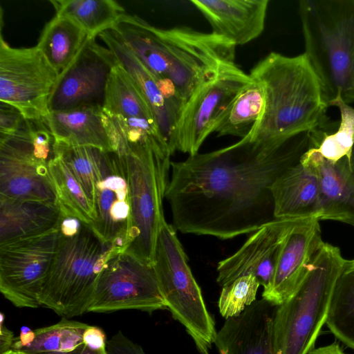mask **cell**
<instances>
[{"mask_svg":"<svg viewBox=\"0 0 354 354\" xmlns=\"http://www.w3.org/2000/svg\"><path fill=\"white\" fill-rule=\"evenodd\" d=\"M106 151L93 147L71 146L55 142L59 156L80 183L95 208V183Z\"/></svg>","mask_w":354,"mask_h":354,"instance_id":"obj_32","label":"cell"},{"mask_svg":"<svg viewBox=\"0 0 354 354\" xmlns=\"http://www.w3.org/2000/svg\"><path fill=\"white\" fill-rule=\"evenodd\" d=\"M264 106L263 88L252 79L234 100L214 132L218 136L230 135L241 139L246 137L260 119Z\"/></svg>","mask_w":354,"mask_h":354,"instance_id":"obj_31","label":"cell"},{"mask_svg":"<svg viewBox=\"0 0 354 354\" xmlns=\"http://www.w3.org/2000/svg\"><path fill=\"white\" fill-rule=\"evenodd\" d=\"M319 220H299L289 231L280 249L272 279L262 299L279 306L289 299L307 277L323 243Z\"/></svg>","mask_w":354,"mask_h":354,"instance_id":"obj_16","label":"cell"},{"mask_svg":"<svg viewBox=\"0 0 354 354\" xmlns=\"http://www.w3.org/2000/svg\"><path fill=\"white\" fill-rule=\"evenodd\" d=\"M345 261L338 247L323 242L298 290L276 307L272 332L274 354H308L315 348Z\"/></svg>","mask_w":354,"mask_h":354,"instance_id":"obj_4","label":"cell"},{"mask_svg":"<svg viewBox=\"0 0 354 354\" xmlns=\"http://www.w3.org/2000/svg\"><path fill=\"white\" fill-rule=\"evenodd\" d=\"M260 283L252 275L239 277L222 288L219 312L225 319L235 317L255 301Z\"/></svg>","mask_w":354,"mask_h":354,"instance_id":"obj_34","label":"cell"},{"mask_svg":"<svg viewBox=\"0 0 354 354\" xmlns=\"http://www.w3.org/2000/svg\"><path fill=\"white\" fill-rule=\"evenodd\" d=\"M48 168L62 215L75 217L91 226L95 218L94 206L68 166L55 154Z\"/></svg>","mask_w":354,"mask_h":354,"instance_id":"obj_30","label":"cell"},{"mask_svg":"<svg viewBox=\"0 0 354 354\" xmlns=\"http://www.w3.org/2000/svg\"><path fill=\"white\" fill-rule=\"evenodd\" d=\"M276 307L261 299L239 316L226 319L214 342L220 354H274L272 332Z\"/></svg>","mask_w":354,"mask_h":354,"instance_id":"obj_21","label":"cell"},{"mask_svg":"<svg viewBox=\"0 0 354 354\" xmlns=\"http://www.w3.org/2000/svg\"><path fill=\"white\" fill-rule=\"evenodd\" d=\"M108 354H146L142 348L122 332L114 335L106 342Z\"/></svg>","mask_w":354,"mask_h":354,"instance_id":"obj_36","label":"cell"},{"mask_svg":"<svg viewBox=\"0 0 354 354\" xmlns=\"http://www.w3.org/2000/svg\"><path fill=\"white\" fill-rule=\"evenodd\" d=\"M84 344L82 345L77 349H75L73 351H71V352H51V353H39V354H80L84 348ZM28 354H32V353H28Z\"/></svg>","mask_w":354,"mask_h":354,"instance_id":"obj_42","label":"cell"},{"mask_svg":"<svg viewBox=\"0 0 354 354\" xmlns=\"http://www.w3.org/2000/svg\"><path fill=\"white\" fill-rule=\"evenodd\" d=\"M166 81L184 104L224 66L235 64L236 45L213 32L187 27L160 28Z\"/></svg>","mask_w":354,"mask_h":354,"instance_id":"obj_9","label":"cell"},{"mask_svg":"<svg viewBox=\"0 0 354 354\" xmlns=\"http://www.w3.org/2000/svg\"><path fill=\"white\" fill-rule=\"evenodd\" d=\"M95 38L87 37L74 59L59 74L48 102L50 112L84 106L103 107L116 60Z\"/></svg>","mask_w":354,"mask_h":354,"instance_id":"obj_14","label":"cell"},{"mask_svg":"<svg viewBox=\"0 0 354 354\" xmlns=\"http://www.w3.org/2000/svg\"><path fill=\"white\" fill-rule=\"evenodd\" d=\"M1 317L0 354H3L12 349L15 337L13 333L3 325V315L2 313Z\"/></svg>","mask_w":354,"mask_h":354,"instance_id":"obj_39","label":"cell"},{"mask_svg":"<svg viewBox=\"0 0 354 354\" xmlns=\"http://www.w3.org/2000/svg\"><path fill=\"white\" fill-rule=\"evenodd\" d=\"M82 225L83 223L75 217L62 216L59 225V234L65 237L73 236L80 232Z\"/></svg>","mask_w":354,"mask_h":354,"instance_id":"obj_38","label":"cell"},{"mask_svg":"<svg viewBox=\"0 0 354 354\" xmlns=\"http://www.w3.org/2000/svg\"><path fill=\"white\" fill-rule=\"evenodd\" d=\"M3 354H28L27 353H25V352H21V351H15V350H10Z\"/></svg>","mask_w":354,"mask_h":354,"instance_id":"obj_43","label":"cell"},{"mask_svg":"<svg viewBox=\"0 0 354 354\" xmlns=\"http://www.w3.org/2000/svg\"><path fill=\"white\" fill-rule=\"evenodd\" d=\"M326 324L339 341L354 350V259H346L337 280Z\"/></svg>","mask_w":354,"mask_h":354,"instance_id":"obj_29","label":"cell"},{"mask_svg":"<svg viewBox=\"0 0 354 354\" xmlns=\"http://www.w3.org/2000/svg\"><path fill=\"white\" fill-rule=\"evenodd\" d=\"M87 37L75 21L55 14L44 27L37 47L59 74L74 59Z\"/></svg>","mask_w":354,"mask_h":354,"instance_id":"obj_26","label":"cell"},{"mask_svg":"<svg viewBox=\"0 0 354 354\" xmlns=\"http://www.w3.org/2000/svg\"><path fill=\"white\" fill-rule=\"evenodd\" d=\"M305 54L324 100L354 102V0H301Z\"/></svg>","mask_w":354,"mask_h":354,"instance_id":"obj_3","label":"cell"},{"mask_svg":"<svg viewBox=\"0 0 354 354\" xmlns=\"http://www.w3.org/2000/svg\"><path fill=\"white\" fill-rule=\"evenodd\" d=\"M329 106L338 107L340 122L337 131L326 133L321 140L317 149L326 160L336 162L349 155L354 146V109L338 96Z\"/></svg>","mask_w":354,"mask_h":354,"instance_id":"obj_33","label":"cell"},{"mask_svg":"<svg viewBox=\"0 0 354 354\" xmlns=\"http://www.w3.org/2000/svg\"><path fill=\"white\" fill-rule=\"evenodd\" d=\"M59 238L58 228L0 244V290L15 306H41L39 297Z\"/></svg>","mask_w":354,"mask_h":354,"instance_id":"obj_13","label":"cell"},{"mask_svg":"<svg viewBox=\"0 0 354 354\" xmlns=\"http://www.w3.org/2000/svg\"><path fill=\"white\" fill-rule=\"evenodd\" d=\"M271 191L276 218H317L320 221L319 183L315 174L300 160L276 180Z\"/></svg>","mask_w":354,"mask_h":354,"instance_id":"obj_23","label":"cell"},{"mask_svg":"<svg viewBox=\"0 0 354 354\" xmlns=\"http://www.w3.org/2000/svg\"><path fill=\"white\" fill-rule=\"evenodd\" d=\"M106 335L104 330L94 326H88L83 335V344L94 350L106 348Z\"/></svg>","mask_w":354,"mask_h":354,"instance_id":"obj_37","label":"cell"},{"mask_svg":"<svg viewBox=\"0 0 354 354\" xmlns=\"http://www.w3.org/2000/svg\"><path fill=\"white\" fill-rule=\"evenodd\" d=\"M88 326L63 317L53 325L21 332L12 349L32 354L71 352L84 344L83 335Z\"/></svg>","mask_w":354,"mask_h":354,"instance_id":"obj_27","label":"cell"},{"mask_svg":"<svg viewBox=\"0 0 354 354\" xmlns=\"http://www.w3.org/2000/svg\"><path fill=\"white\" fill-rule=\"evenodd\" d=\"M153 268L167 308L185 328L201 354H209L217 332L175 228L165 221L157 238Z\"/></svg>","mask_w":354,"mask_h":354,"instance_id":"obj_7","label":"cell"},{"mask_svg":"<svg viewBox=\"0 0 354 354\" xmlns=\"http://www.w3.org/2000/svg\"><path fill=\"white\" fill-rule=\"evenodd\" d=\"M44 121L56 142L113 151L102 106H84L52 111Z\"/></svg>","mask_w":354,"mask_h":354,"instance_id":"obj_24","label":"cell"},{"mask_svg":"<svg viewBox=\"0 0 354 354\" xmlns=\"http://www.w3.org/2000/svg\"><path fill=\"white\" fill-rule=\"evenodd\" d=\"M62 216L57 203L0 197V244L58 229Z\"/></svg>","mask_w":354,"mask_h":354,"instance_id":"obj_25","label":"cell"},{"mask_svg":"<svg viewBox=\"0 0 354 354\" xmlns=\"http://www.w3.org/2000/svg\"><path fill=\"white\" fill-rule=\"evenodd\" d=\"M55 138L44 120H25L9 135H0V197L57 203L48 162Z\"/></svg>","mask_w":354,"mask_h":354,"instance_id":"obj_8","label":"cell"},{"mask_svg":"<svg viewBox=\"0 0 354 354\" xmlns=\"http://www.w3.org/2000/svg\"><path fill=\"white\" fill-rule=\"evenodd\" d=\"M128 170L131 218L124 253L153 266L157 238L165 221L163 199L169 184L171 153L166 143L122 145Z\"/></svg>","mask_w":354,"mask_h":354,"instance_id":"obj_5","label":"cell"},{"mask_svg":"<svg viewBox=\"0 0 354 354\" xmlns=\"http://www.w3.org/2000/svg\"><path fill=\"white\" fill-rule=\"evenodd\" d=\"M249 75L262 85L265 106L245 138L252 141L283 140L325 128L328 105L305 53L288 57L272 52Z\"/></svg>","mask_w":354,"mask_h":354,"instance_id":"obj_2","label":"cell"},{"mask_svg":"<svg viewBox=\"0 0 354 354\" xmlns=\"http://www.w3.org/2000/svg\"><path fill=\"white\" fill-rule=\"evenodd\" d=\"M236 64H229L190 97L178 116L174 150L193 156L215 128L243 88L252 82Z\"/></svg>","mask_w":354,"mask_h":354,"instance_id":"obj_11","label":"cell"},{"mask_svg":"<svg viewBox=\"0 0 354 354\" xmlns=\"http://www.w3.org/2000/svg\"><path fill=\"white\" fill-rule=\"evenodd\" d=\"M56 15L66 16L77 23L89 37H96L109 28L124 13L113 0H50Z\"/></svg>","mask_w":354,"mask_h":354,"instance_id":"obj_28","label":"cell"},{"mask_svg":"<svg viewBox=\"0 0 354 354\" xmlns=\"http://www.w3.org/2000/svg\"><path fill=\"white\" fill-rule=\"evenodd\" d=\"M308 354H346L339 344L335 342L328 345L314 348Z\"/></svg>","mask_w":354,"mask_h":354,"instance_id":"obj_40","label":"cell"},{"mask_svg":"<svg viewBox=\"0 0 354 354\" xmlns=\"http://www.w3.org/2000/svg\"><path fill=\"white\" fill-rule=\"evenodd\" d=\"M95 212L90 227L103 243L127 239L131 203L127 162L120 153H105L95 183Z\"/></svg>","mask_w":354,"mask_h":354,"instance_id":"obj_17","label":"cell"},{"mask_svg":"<svg viewBox=\"0 0 354 354\" xmlns=\"http://www.w3.org/2000/svg\"><path fill=\"white\" fill-rule=\"evenodd\" d=\"M22 113L13 106L0 102V135L16 131L25 121Z\"/></svg>","mask_w":354,"mask_h":354,"instance_id":"obj_35","label":"cell"},{"mask_svg":"<svg viewBox=\"0 0 354 354\" xmlns=\"http://www.w3.org/2000/svg\"><path fill=\"white\" fill-rule=\"evenodd\" d=\"M98 37L148 104L172 155L175 152V127L184 106L175 89L150 72L111 29L100 32Z\"/></svg>","mask_w":354,"mask_h":354,"instance_id":"obj_18","label":"cell"},{"mask_svg":"<svg viewBox=\"0 0 354 354\" xmlns=\"http://www.w3.org/2000/svg\"><path fill=\"white\" fill-rule=\"evenodd\" d=\"M301 219H280L262 226L232 255L218 262L216 281L222 287L252 275L266 288L272 279L282 243Z\"/></svg>","mask_w":354,"mask_h":354,"instance_id":"obj_19","label":"cell"},{"mask_svg":"<svg viewBox=\"0 0 354 354\" xmlns=\"http://www.w3.org/2000/svg\"><path fill=\"white\" fill-rule=\"evenodd\" d=\"M102 108L111 129L123 142L166 141L148 104L117 62L109 79Z\"/></svg>","mask_w":354,"mask_h":354,"instance_id":"obj_15","label":"cell"},{"mask_svg":"<svg viewBox=\"0 0 354 354\" xmlns=\"http://www.w3.org/2000/svg\"><path fill=\"white\" fill-rule=\"evenodd\" d=\"M315 145L313 131L283 140L243 138L218 150L171 161L165 198L175 229L228 239L274 221L272 185Z\"/></svg>","mask_w":354,"mask_h":354,"instance_id":"obj_1","label":"cell"},{"mask_svg":"<svg viewBox=\"0 0 354 354\" xmlns=\"http://www.w3.org/2000/svg\"><path fill=\"white\" fill-rule=\"evenodd\" d=\"M300 162L318 179L320 221H336L354 227V146L349 155L336 162L325 159L313 147L303 154Z\"/></svg>","mask_w":354,"mask_h":354,"instance_id":"obj_20","label":"cell"},{"mask_svg":"<svg viewBox=\"0 0 354 354\" xmlns=\"http://www.w3.org/2000/svg\"><path fill=\"white\" fill-rule=\"evenodd\" d=\"M209 21L213 33L236 46L245 44L263 31L268 0H192Z\"/></svg>","mask_w":354,"mask_h":354,"instance_id":"obj_22","label":"cell"},{"mask_svg":"<svg viewBox=\"0 0 354 354\" xmlns=\"http://www.w3.org/2000/svg\"><path fill=\"white\" fill-rule=\"evenodd\" d=\"M116 254L112 243H103L84 223L73 236L59 234L39 297L41 306L66 318L88 313L98 277Z\"/></svg>","mask_w":354,"mask_h":354,"instance_id":"obj_6","label":"cell"},{"mask_svg":"<svg viewBox=\"0 0 354 354\" xmlns=\"http://www.w3.org/2000/svg\"><path fill=\"white\" fill-rule=\"evenodd\" d=\"M59 73L37 46L14 48L0 36V102L17 109L26 120H44Z\"/></svg>","mask_w":354,"mask_h":354,"instance_id":"obj_10","label":"cell"},{"mask_svg":"<svg viewBox=\"0 0 354 354\" xmlns=\"http://www.w3.org/2000/svg\"><path fill=\"white\" fill-rule=\"evenodd\" d=\"M167 308L153 266L127 253L111 257L100 274L88 312Z\"/></svg>","mask_w":354,"mask_h":354,"instance_id":"obj_12","label":"cell"},{"mask_svg":"<svg viewBox=\"0 0 354 354\" xmlns=\"http://www.w3.org/2000/svg\"><path fill=\"white\" fill-rule=\"evenodd\" d=\"M80 354H108V352L106 351V348L100 350H94L84 344Z\"/></svg>","mask_w":354,"mask_h":354,"instance_id":"obj_41","label":"cell"}]
</instances>
